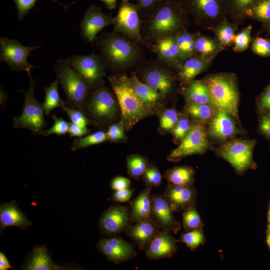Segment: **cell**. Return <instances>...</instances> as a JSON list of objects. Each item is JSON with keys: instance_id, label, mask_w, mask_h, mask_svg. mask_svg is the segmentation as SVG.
Here are the masks:
<instances>
[{"instance_id": "6da1fadb", "label": "cell", "mask_w": 270, "mask_h": 270, "mask_svg": "<svg viewBox=\"0 0 270 270\" xmlns=\"http://www.w3.org/2000/svg\"><path fill=\"white\" fill-rule=\"evenodd\" d=\"M94 42L106 68L114 73L138 66L144 60L142 46L123 34L104 32Z\"/></svg>"}, {"instance_id": "7a4b0ae2", "label": "cell", "mask_w": 270, "mask_h": 270, "mask_svg": "<svg viewBox=\"0 0 270 270\" xmlns=\"http://www.w3.org/2000/svg\"><path fill=\"white\" fill-rule=\"evenodd\" d=\"M185 10L184 5L176 0H164L152 13L142 20L140 32L150 44L184 30Z\"/></svg>"}, {"instance_id": "3957f363", "label": "cell", "mask_w": 270, "mask_h": 270, "mask_svg": "<svg viewBox=\"0 0 270 270\" xmlns=\"http://www.w3.org/2000/svg\"><path fill=\"white\" fill-rule=\"evenodd\" d=\"M110 85L118 101L121 112V120L126 129H130L153 111L135 92L128 77L125 73H114L108 78Z\"/></svg>"}, {"instance_id": "277c9868", "label": "cell", "mask_w": 270, "mask_h": 270, "mask_svg": "<svg viewBox=\"0 0 270 270\" xmlns=\"http://www.w3.org/2000/svg\"><path fill=\"white\" fill-rule=\"evenodd\" d=\"M203 80L208 89L213 104L218 110L227 112L242 128L239 118L240 98L235 77L227 74H216L208 76Z\"/></svg>"}, {"instance_id": "5b68a950", "label": "cell", "mask_w": 270, "mask_h": 270, "mask_svg": "<svg viewBox=\"0 0 270 270\" xmlns=\"http://www.w3.org/2000/svg\"><path fill=\"white\" fill-rule=\"evenodd\" d=\"M58 84L66 98V105L82 110L92 89L87 82L69 64L66 59H60L54 66Z\"/></svg>"}, {"instance_id": "8992f818", "label": "cell", "mask_w": 270, "mask_h": 270, "mask_svg": "<svg viewBox=\"0 0 270 270\" xmlns=\"http://www.w3.org/2000/svg\"><path fill=\"white\" fill-rule=\"evenodd\" d=\"M115 95L104 84L91 90L82 111L89 122L103 124L114 120L118 112Z\"/></svg>"}, {"instance_id": "52a82bcc", "label": "cell", "mask_w": 270, "mask_h": 270, "mask_svg": "<svg viewBox=\"0 0 270 270\" xmlns=\"http://www.w3.org/2000/svg\"><path fill=\"white\" fill-rule=\"evenodd\" d=\"M173 68L158 58L144 60L136 72L139 79L164 98L170 95L174 87Z\"/></svg>"}, {"instance_id": "ba28073f", "label": "cell", "mask_w": 270, "mask_h": 270, "mask_svg": "<svg viewBox=\"0 0 270 270\" xmlns=\"http://www.w3.org/2000/svg\"><path fill=\"white\" fill-rule=\"evenodd\" d=\"M30 78V87L27 92L22 90L24 96L23 110L20 116L13 119L15 128H26L34 134H42L46 122L44 117L42 104L38 102L34 97L35 80L30 72L28 74Z\"/></svg>"}, {"instance_id": "9c48e42d", "label": "cell", "mask_w": 270, "mask_h": 270, "mask_svg": "<svg viewBox=\"0 0 270 270\" xmlns=\"http://www.w3.org/2000/svg\"><path fill=\"white\" fill-rule=\"evenodd\" d=\"M256 144L255 140H230L218 146L216 152L236 172L241 174L252 166V154Z\"/></svg>"}, {"instance_id": "30bf717a", "label": "cell", "mask_w": 270, "mask_h": 270, "mask_svg": "<svg viewBox=\"0 0 270 270\" xmlns=\"http://www.w3.org/2000/svg\"><path fill=\"white\" fill-rule=\"evenodd\" d=\"M142 18L137 5L130 0H122L114 18L113 32L123 34L142 46H148L140 32Z\"/></svg>"}, {"instance_id": "8fae6325", "label": "cell", "mask_w": 270, "mask_h": 270, "mask_svg": "<svg viewBox=\"0 0 270 270\" xmlns=\"http://www.w3.org/2000/svg\"><path fill=\"white\" fill-rule=\"evenodd\" d=\"M209 139L206 125L194 121L187 134L168 156V160L178 162L185 157L204 153L210 147Z\"/></svg>"}, {"instance_id": "7c38bea8", "label": "cell", "mask_w": 270, "mask_h": 270, "mask_svg": "<svg viewBox=\"0 0 270 270\" xmlns=\"http://www.w3.org/2000/svg\"><path fill=\"white\" fill-rule=\"evenodd\" d=\"M72 68L89 84L92 90L104 84L106 66L100 56L94 52L87 56L74 54L66 58Z\"/></svg>"}, {"instance_id": "4fadbf2b", "label": "cell", "mask_w": 270, "mask_h": 270, "mask_svg": "<svg viewBox=\"0 0 270 270\" xmlns=\"http://www.w3.org/2000/svg\"><path fill=\"white\" fill-rule=\"evenodd\" d=\"M38 48V46H26L15 40L0 38V60L4 62L12 70H24L28 74L31 68L38 66L29 64L28 57L32 51Z\"/></svg>"}, {"instance_id": "5bb4252c", "label": "cell", "mask_w": 270, "mask_h": 270, "mask_svg": "<svg viewBox=\"0 0 270 270\" xmlns=\"http://www.w3.org/2000/svg\"><path fill=\"white\" fill-rule=\"evenodd\" d=\"M206 132L210 139L222 144L245 132L230 114L218 110L214 118L207 125Z\"/></svg>"}, {"instance_id": "9a60e30c", "label": "cell", "mask_w": 270, "mask_h": 270, "mask_svg": "<svg viewBox=\"0 0 270 270\" xmlns=\"http://www.w3.org/2000/svg\"><path fill=\"white\" fill-rule=\"evenodd\" d=\"M114 23V18L104 14L100 7L92 6L86 10L80 22V35L86 41L92 43L100 30Z\"/></svg>"}, {"instance_id": "2e32d148", "label": "cell", "mask_w": 270, "mask_h": 270, "mask_svg": "<svg viewBox=\"0 0 270 270\" xmlns=\"http://www.w3.org/2000/svg\"><path fill=\"white\" fill-rule=\"evenodd\" d=\"M130 222V212L128 208L113 206L102 215L100 220V228L102 234L115 235L125 230Z\"/></svg>"}, {"instance_id": "e0dca14e", "label": "cell", "mask_w": 270, "mask_h": 270, "mask_svg": "<svg viewBox=\"0 0 270 270\" xmlns=\"http://www.w3.org/2000/svg\"><path fill=\"white\" fill-rule=\"evenodd\" d=\"M98 248L110 261L116 264L130 260L136 256L130 243L118 237L102 238L98 244Z\"/></svg>"}, {"instance_id": "ac0fdd59", "label": "cell", "mask_w": 270, "mask_h": 270, "mask_svg": "<svg viewBox=\"0 0 270 270\" xmlns=\"http://www.w3.org/2000/svg\"><path fill=\"white\" fill-rule=\"evenodd\" d=\"M172 212L163 194L152 196L151 217L160 230L176 234L180 229V224L175 219Z\"/></svg>"}, {"instance_id": "d6986e66", "label": "cell", "mask_w": 270, "mask_h": 270, "mask_svg": "<svg viewBox=\"0 0 270 270\" xmlns=\"http://www.w3.org/2000/svg\"><path fill=\"white\" fill-rule=\"evenodd\" d=\"M160 230L156 222L150 218L130 224L125 230L127 235L136 244L140 250H145Z\"/></svg>"}, {"instance_id": "ffe728a7", "label": "cell", "mask_w": 270, "mask_h": 270, "mask_svg": "<svg viewBox=\"0 0 270 270\" xmlns=\"http://www.w3.org/2000/svg\"><path fill=\"white\" fill-rule=\"evenodd\" d=\"M176 240L170 232L160 230L152 240L146 250L150 260L170 258L176 250Z\"/></svg>"}, {"instance_id": "44dd1931", "label": "cell", "mask_w": 270, "mask_h": 270, "mask_svg": "<svg viewBox=\"0 0 270 270\" xmlns=\"http://www.w3.org/2000/svg\"><path fill=\"white\" fill-rule=\"evenodd\" d=\"M148 47H151L157 58L171 67L179 70L182 62L175 36L162 38L150 44Z\"/></svg>"}, {"instance_id": "7402d4cb", "label": "cell", "mask_w": 270, "mask_h": 270, "mask_svg": "<svg viewBox=\"0 0 270 270\" xmlns=\"http://www.w3.org/2000/svg\"><path fill=\"white\" fill-rule=\"evenodd\" d=\"M163 195L173 211H180L192 206L194 192L192 186L169 182Z\"/></svg>"}, {"instance_id": "603a6c76", "label": "cell", "mask_w": 270, "mask_h": 270, "mask_svg": "<svg viewBox=\"0 0 270 270\" xmlns=\"http://www.w3.org/2000/svg\"><path fill=\"white\" fill-rule=\"evenodd\" d=\"M0 230L9 226L25 228L32 223L14 202H10L0 206Z\"/></svg>"}, {"instance_id": "cb8c5ba5", "label": "cell", "mask_w": 270, "mask_h": 270, "mask_svg": "<svg viewBox=\"0 0 270 270\" xmlns=\"http://www.w3.org/2000/svg\"><path fill=\"white\" fill-rule=\"evenodd\" d=\"M184 6L194 16L214 18L222 10V0H186Z\"/></svg>"}, {"instance_id": "d4e9b609", "label": "cell", "mask_w": 270, "mask_h": 270, "mask_svg": "<svg viewBox=\"0 0 270 270\" xmlns=\"http://www.w3.org/2000/svg\"><path fill=\"white\" fill-rule=\"evenodd\" d=\"M151 188L146 186L130 204V221L134 223L150 218L152 214Z\"/></svg>"}, {"instance_id": "484cf974", "label": "cell", "mask_w": 270, "mask_h": 270, "mask_svg": "<svg viewBox=\"0 0 270 270\" xmlns=\"http://www.w3.org/2000/svg\"><path fill=\"white\" fill-rule=\"evenodd\" d=\"M183 95L186 104L214 105L208 89L203 80L190 81L183 91Z\"/></svg>"}, {"instance_id": "4316f807", "label": "cell", "mask_w": 270, "mask_h": 270, "mask_svg": "<svg viewBox=\"0 0 270 270\" xmlns=\"http://www.w3.org/2000/svg\"><path fill=\"white\" fill-rule=\"evenodd\" d=\"M130 80L136 94L152 110H153L154 106L160 105L165 98L149 86L141 81L136 72H132Z\"/></svg>"}, {"instance_id": "83f0119b", "label": "cell", "mask_w": 270, "mask_h": 270, "mask_svg": "<svg viewBox=\"0 0 270 270\" xmlns=\"http://www.w3.org/2000/svg\"><path fill=\"white\" fill-rule=\"evenodd\" d=\"M207 62L203 56H193L186 59L182 62L178 70L179 80L187 84L206 68Z\"/></svg>"}, {"instance_id": "f1b7e54d", "label": "cell", "mask_w": 270, "mask_h": 270, "mask_svg": "<svg viewBox=\"0 0 270 270\" xmlns=\"http://www.w3.org/2000/svg\"><path fill=\"white\" fill-rule=\"evenodd\" d=\"M25 269L27 270H64L51 260L46 248L38 246L34 249Z\"/></svg>"}, {"instance_id": "f546056e", "label": "cell", "mask_w": 270, "mask_h": 270, "mask_svg": "<svg viewBox=\"0 0 270 270\" xmlns=\"http://www.w3.org/2000/svg\"><path fill=\"white\" fill-rule=\"evenodd\" d=\"M186 112L194 122L207 126L216 115L218 109L212 104H186Z\"/></svg>"}, {"instance_id": "4dcf8cb0", "label": "cell", "mask_w": 270, "mask_h": 270, "mask_svg": "<svg viewBox=\"0 0 270 270\" xmlns=\"http://www.w3.org/2000/svg\"><path fill=\"white\" fill-rule=\"evenodd\" d=\"M194 177V170L187 166H175L168 170L164 174V178L170 183L184 186H192Z\"/></svg>"}, {"instance_id": "1f68e13d", "label": "cell", "mask_w": 270, "mask_h": 270, "mask_svg": "<svg viewBox=\"0 0 270 270\" xmlns=\"http://www.w3.org/2000/svg\"><path fill=\"white\" fill-rule=\"evenodd\" d=\"M175 37L182 64L186 59L194 56L196 52L195 48L196 37L192 34L184 30L176 34Z\"/></svg>"}, {"instance_id": "d6a6232c", "label": "cell", "mask_w": 270, "mask_h": 270, "mask_svg": "<svg viewBox=\"0 0 270 270\" xmlns=\"http://www.w3.org/2000/svg\"><path fill=\"white\" fill-rule=\"evenodd\" d=\"M58 82L57 80L50 84L48 87H44L45 99L42 104L44 114L50 116L51 111L56 108H62L66 102L60 98L58 90Z\"/></svg>"}, {"instance_id": "836d02e7", "label": "cell", "mask_w": 270, "mask_h": 270, "mask_svg": "<svg viewBox=\"0 0 270 270\" xmlns=\"http://www.w3.org/2000/svg\"><path fill=\"white\" fill-rule=\"evenodd\" d=\"M148 165L146 158L139 154L130 155L126 159L128 172L136 180H140L143 176Z\"/></svg>"}, {"instance_id": "e575fe53", "label": "cell", "mask_w": 270, "mask_h": 270, "mask_svg": "<svg viewBox=\"0 0 270 270\" xmlns=\"http://www.w3.org/2000/svg\"><path fill=\"white\" fill-rule=\"evenodd\" d=\"M108 140L106 132L100 130L93 134H88L84 137H78L74 138L71 150L76 151L90 146L102 143Z\"/></svg>"}, {"instance_id": "d590c367", "label": "cell", "mask_w": 270, "mask_h": 270, "mask_svg": "<svg viewBox=\"0 0 270 270\" xmlns=\"http://www.w3.org/2000/svg\"><path fill=\"white\" fill-rule=\"evenodd\" d=\"M192 124L186 112L184 114H180L177 123L170 132L176 142H180L190 131Z\"/></svg>"}, {"instance_id": "8d00e7d4", "label": "cell", "mask_w": 270, "mask_h": 270, "mask_svg": "<svg viewBox=\"0 0 270 270\" xmlns=\"http://www.w3.org/2000/svg\"><path fill=\"white\" fill-rule=\"evenodd\" d=\"M182 222L184 228L188 230L200 228L202 226L200 216L192 206L184 210L182 214Z\"/></svg>"}, {"instance_id": "74e56055", "label": "cell", "mask_w": 270, "mask_h": 270, "mask_svg": "<svg viewBox=\"0 0 270 270\" xmlns=\"http://www.w3.org/2000/svg\"><path fill=\"white\" fill-rule=\"evenodd\" d=\"M180 116V114L175 108L166 109L160 116V128L164 132H171L177 123Z\"/></svg>"}, {"instance_id": "f35d334b", "label": "cell", "mask_w": 270, "mask_h": 270, "mask_svg": "<svg viewBox=\"0 0 270 270\" xmlns=\"http://www.w3.org/2000/svg\"><path fill=\"white\" fill-rule=\"evenodd\" d=\"M204 240L202 232L198 228L182 234L180 241L185 244L190 248L194 250L203 242Z\"/></svg>"}, {"instance_id": "ab89813d", "label": "cell", "mask_w": 270, "mask_h": 270, "mask_svg": "<svg viewBox=\"0 0 270 270\" xmlns=\"http://www.w3.org/2000/svg\"><path fill=\"white\" fill-rule=\"evenodd\" d=\"M146 186L150 188L160 186L162 182V176L156 166L149 164L142 176Z\"/></svg>"}, {"instance_id": "60d3db41", "label": "cell", "mask_w": 270, "mask_h": 270, "mask_svg": "<svg viewBox=\"0 0 270 270\" xmlns=\"http://www.w3.org/2000/svg\"><path fill=\"white\" fill-rule=\"evenodd\" d=\"M52 118L54 120L53 126L47 130H44L42 135L48 136L52 134L58 136H64L68 132V124L62 117L58 118L56 114H53Z\"/></svg>"}, {"instance_id": "b9f144b4", "label": "cell", "mask_w": 270, "mask_h": 270, "mask_svg": "<svg viewBox=\"0 0 270 270\" xmlns=\"http://www.w3.org/2000/svg\"><path fill=\"white\" fill-rule=\"evenodd\" d=\"M195 48L196 52L204 56L214 52L217 48V45L212 40L205 36H199L196 38Z\"/></svg>"}, {"instance_id": "7bdbcfd3", "label": "cell", "mask_w": 270, "mask_h": 270, "mask_svg": "<svg viewBox=\"0 0 270 270\" xmlns=\"http://www.w3.org/2000/svg\"><path fill=\"white\" fill-rule=\"evenodd\" d=\"M62 108L66 113L71 122L83 127H87L90 124L88 120L81 110L68 107L66 104Z\"/></svg>"}, {"instance_id": "ee69618b", "label": "cell", "mask_w": 270, "mask_h": 270, "mask_svg": "<svg viewBox=\"0 0 270 270\" xmlns=\"http://www.w3.org/2000/svg\"><path fill=\"white\" fill-rule=\"evenodd\" d=\"M252 26H248L243 29L240 33L234 36V50L236 52H242L246 50L250 40Z\"/></svg>"}, {"instance_id": "f6af8a7d", "label": "cell", "mask_w": 270, "mask_h": 270, "mask_svg": "<svg viewBox=\"0 0 270 270\" xmlns=\"http://www.w3.org/2000/svg\"><path fill=\"white\" fill-rule=\"evenodd\" d=\"M250 12L260 20H270V0H260L252 6Z\"/></svg>"}, {"instance_id": "bcb514c9", "label": "cell", "mask_w": 270, "mask_h": 270, "mask_svg": "<svg viewBox=\"0 0 270 270\" xmlns=\"http://www.w3.org/2000/svg\"><path fill=\"white\" fill-rule=\"evenodd\" d=\"M216 36L222 45L227 46L234 42V30L228 24H223L216 30Z\"/></svg>"}, {"instance_id": "7dc6e473", "label": "cell", "mask_w": 270, "mask_h": 270, "mask_svg": "<svg viewBox=\"0 0 270 270\" xmlns=\"http://www.w3.org/2000/svg\"><path fill=\"white\" fill-rule=\"evenodd\" d=\"M164 0H136L139 13L142 18L143 19L152 13L159 6H160Z\"/></svg>"}, {"instance_id": "c3c4849f", "label": "cell", "mask_w": 270, "mask_h": 270, "mask_svg": "<svg viewBox=\"0 0 270 270\" xmlns=\"http://www.w3.org/2000/svg\"><path fill=\"white\" fill-rule=\"evenodd\" d=\"M124 126L122 120L119 123L110 126L106 132L108 140L118 142L126 138Z\"/></svg>"}, {"instance_id": "681fc988", "label": "cell", "mask_w": 270, "mask_h": 270, "mask_svg": "<svg viewBox=\"0 0 270 270\" xmlns=\"http://www.w3.org/2000/svg\"><path fill=\"white\" fill-rule=\"evenodd\" d=\"M252 49L258 54L263 56H269L270 42L262 38H258L254 41Z\"/></svg>"}, {"instance_id": "f907efd6", "label": "cell", "mask_w": 270, "mask_h": 270, "mask_svg": "<svg viewBox=\"0 0 270 270\" xmlns=\"http://www.w3.org/2000/svg\"><path fill=\"white\" fill-rule=\"evenodd\" d=\"M37 0H14L18 12V18L22 20L29 10L33 8Z\"/></svg>"}, {"instance_id": "816d5d0a", "label": "cell", "mask_w": 270, "mask_h": 270, "mask_svg": "<svg viewBox=\"0 0 270 270\" xmlns=\"http://www.w3.org/2000/svg\"><path fill=\"white\" fill-rule=\"evenodd\" d=\"M256 0H232L234 9L238 12H248L256 4Z\"/></svg>"}, {"instance_id": "f5cc1de1", "label": "cell", "mask_w": 270, "mask_h": 270, "mask_svg": "<svg viewBox=\"0 0 270 270\" xmlns=\"http://www.w3.org/2000/svg\"><path fill=\"white\" fill-rule=\"evenodd\" d=\"M260 132L268 138H270V112H266L259 122Z\"/></svg>"}, {"instance_id": "db71d44e", "label": "cell", "mask_w": 270, "mask_h": 270, "mask_svg": "<svg viewBox=\"0 0 270 270\" xmlns=\"http://www.w3.org/2000/svg\"><path fill=\"white\" fill-rule=\"evenodd\" d=\"M90 130L87 127H83L77 125L72 122L68 124V134L70 137H82L88 135Z\"/></svg>"}, {"instance_id": "11a10c76", "label": "cell", "mask_w": 270, "mask_h": 270, "mask_svg": "<svg viewBox=\"0 0 270 270\" xmlns=\"http://www.w3.org/2000/svg\"><path fill=\"white\" fill-rule=\"evenodd\" d=\"M133 190L130 188L114 190L112 196L113 200L118 202H126L130 198Z\"/></svg>"}, {"instance_id": "9f6ffc18", "label": "cell", "mask_w": 270, "mask_h": 270, "mask_svg": "<svg viewBox=\"0 0 270 270\" xmlns=\"http://www.w3.org/2000/svg\"><path fill=\"white\" fill-rule=\"evenodd\" d=\"M131 182L130 179L122 177H116L111 182V188L114 190L129 188Z\"/></svg>"}, {"instance_id": "6f0895ef", "label": "cell", "mask_w": 270, "mask_h": 270, "mask_svg": "<svg viewBox=\"0 0 270 270\" xmlns=\"http://www.w3.org/2000/svg\"><path fill=\"white\" fill-rule=\"evenodd\" d=\"M258 108L260 110L268 112H270V90H266L262 94L258 102Z\"/></svg>"}, {"instance_id": "680465c9", "label": "cell", "mask_w": 270, "mask_h": 270, "mask_svg": "<svg viewBox=\"0 0 270 270\" xmlns=\"http://www.w3.org/2000/svg\"><path fill=\"white\" fill-rule=\"evenodd\" d=\"M13 268L10 265L7 258L2 252H0V270H6Z\"/></svg>"}, {"instance_id": "91938a15", "label": "cell", "mask_w": 270, "mask_h": 270, "mask_svg": "<svg viewBox=\"0 0 270 270\" xmlns=\"http://www.w3.org/2000/svg\"><path fill=\"white\" fill-rule=\"evenodd\" d=\"M104 2L106 7L109 10H113L116 6V0H100Z\"/></svg>"}, {"instance_id": "94428289", "label": "cell", "mask_w": 270, "mask_h": 270, "mask_svg": "<svg viewBox=\"0 0 270 270\" xmlns=\"http://www.w3.org/2000/svg\"><path fill=\"white\" fill-rule=\"evenodd\" d=\"M266 242L267 244L270 248V232H269L268 236H267V238H266Z\"/></svg>"}, {"instance_id": "6125c7cd", "label": "cell", "mask_w": 270, "mask_h": 270, "mask_svg": "<svg viewBox=\"0 0 270 270\" xmlns=\"http://www.w3.org/2000/svg\"><path fill=\"white\" fill-rule=\"evenodd\" d=\"M268 230L270 232V214L268 215Z\"/></svg>"}, {"instance_id": "be15d7a7", "label": "cell", "mask_w": 270, "mask_h": 270, "mask_svg": "<svg viewBox=\"0 0 270 270\" xmlns=\"http://www.w3.org/2000/svg\"><path fill=\"white\" fill-rule=\"evenodd\" d=\"M270 207H269V209H268V215H270Z\"/></svg>"}, {"instance_id": "e7e4bbea", "label": "cell", "mask_w": 270, "mask_h": 270, "mask_svg": "<svg viewBox=\"0 0 270 270\" xmlns=\"http://www.w3.org/2000/svg\"><path fill=\"white\" fill-rule=\"evenodd\" d=\"M266 90H270V84L267 87Z\"/></svg>"}, {"instance_id": "03108f58", "label": "cell", "mask_w": 270, "mask_h": 270, "mask_svg": "<svg viewBox=\"0 0 270 270\" xmlns=\"http://www.w3.org/2000/svg\"><path fill=\"white\" fill-rule=\"evenodd\" d=\"M268 22H269V23H270V20H268Z\"/></svg>"}, {"instance_id": "003e7915", "label": "cell", "mask_w": 270, "mask_h": 270, "mask_svg": "<svg viewBox=\"0 0 270 270\" xmlns=\"http://www.w3.org/2000/svg\"></svg>"}]
</instances>
